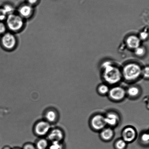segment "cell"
<instances>
[{
    "label": "cell",
    "mask_w": 149,
    "mask_h": 149,
    "mask_svg": "<svg viewBox=\"0 0 149 149\" xmlns=\"http://www.w3.org/2000/svg\"><path fill=\"white\" fill-rule=\"evenodd\" d=\"M3 9L5 11L7 15L8 14L9 15L12 14L13 11H14V8L12 6L9 5H6L4 6Z\"/></svg>",
    "instance_id": "cell-22"
},
{
    "label": "cell",
    "mask_w": 149,
    "mask_h": 149,
    "mask_svg": "<svg viewBox=\"0 0 149 149\" xmlns=\"http://www.w3.org/2000/svg\"><path fill=\"white\" fill-rule=\"evenodd\" d=\"M3 46L6 49H11L15 46L16 39L14 35L8 33L4 35L1 39Z\"/></svg>",
    "instance_id": "cell-10"
},
{
    "label": "cell",
    "mask_w": 149,
    "mask_h": 149,
    "mask_svg": "<svg viewBox=\"0 0 149 149\" xmlns=\"http://www.w3.org/2000/svg\"><path fill=\"white\" fill-rule=\"evenodd\" d=\"M108 95L109 98L113 101H120L126 97V90L120 86H115L109 89Z\"/></svg>",
    "instance_id": "cell-5"
},
{
    "label": "cell",
    "mask_w": 149,
    "mask_h": 149,
    "mask_svg": "<svg viewBox=\"0 0 149 149\" xmlns=\"http://www.w3.org/2000/svg\"><path fill=\"white\" fill-rule=\"evenodd\" d=\"M19 13L22 17H29L33 13V8L30 5H24L20 7Z\"/></svg>",
    "instance_id": "cell-15"
},
{
    "label": "cell",
    "mask_w": 149,
    "mask_h": 149,
    "mask_svg": "<svg viewBox=\"0 0 149 149\" xmlns=\"http://www.w3.org/2000/svg\"><path fill=\"white\" fill-rule=\"evenodd\" d=\"M45 120L51 124L56 123L59 119V114L56 110L53 109H48L45 112Z\"/></svg>",
    "instance_id": "cell-11"
},
{
    "label": "cell",
    "mask_w": 149,
    "mask_h": 149,
    "mask_svg": "<svg viewBox=\"0 0 149 149\" xmlns=\"http://www.w3.org/2000/svg\"><path fill=\"white\" fill-rule=\"evenodd\" d=\"M47 136L48 141L51 142L53 141L62 142L65 137L64 131L59 128L51 129Z\"/></svg>",
    "instance_id": "cell-8"
},
{
    "label": "cell",
    "mask_w": 149,
    "mask_h": 149,
    "mask_svg": "<svg viewBox=\"0 0 149 149\" xmlns=\"http://www.w3.org/2000/svg\"><path fill=\"white\" fill-rule=\"evenodd\" d=\"M146 50L145 48L139 47L138 48L135 49V54L136 55L139 57L143 56L146 53Z\"/></svg>",
    "instance_id": "cell-21"
},
{
    "label": "cell",
    "mask_w": 149,
    "mask_h": 149,
    "mask_svg": "<svg viewBox=\"0 0 149 149\" xmlns=\"http://www.w3.org/2000/svg\"><path fill=\"white\" fill-rule=\"evenodd\" d=\"M149 67L147 66L142 70L141 75L143 76L144 78L146 79H148L149 77Z\"/></svg>",
    "instance_id": "cell-23"
},
{
    "label": "cell",
    "mask_w": 149,
    "mask_h": 149,
    "mask_svg": "<svg viewBox=\"0 0 149 149\" xmlns=\"http://www.w3.org/2000/svg\"><path fill=\"white\" fill-rule=\"evenodd\" d=\"M140 141L141 144L144 146H148L149 143V134L148 132H144L141 134L140 137Z\"/></svg>",
    "instance_id": "cell-17"
},
{
    "label": "cell",
    "mask_w": 149,
    "mask_h": 149,
    "mask_svg": "<svg viewBox=\"0 0 149 149\" xmlns=\"http://www.w3.org/2000/svg\"><path fill=\"white\" fill-rule=\"evenodd\" d=\"M7 15L4 11L3 8H0V20H5L6 17Z\"/></svg>",
    "instance_id": "cell-24"
},
{
    "label": "cell",
    "mask_w": 149,
    "mask_h": 149,
    "mask_svg": "<svg viewBox=\"0 0 149 149\" xmlns=\"http://www.w3.org/2000/svg\"><path fill=\"white\" fill-rule=\"evenodd\" d=\"M6 30V27L5 25L3 23L0 22V34L4 33Z\"/></svg>",
    "instance_id": "cell-27"
},
{
    "label": "cell",
    "mask_w": 149,
    "mask_h": 149,
    "mask_svg": "<svg viewBox=\"0 0 149 149\" xmlns=\"http://www.w3.org/2000/svg\"><path fill=\"white\" fill-rule=\"evenodd\" d=\"M148 36V33L146 30H144V31L141 32L140 34V39H142V40H145L147 38Z\"/></svg>",
    "instance_id": "cell-26"
},
{
    "label": "cell",
    "mask_w": 149,
    "mask_h": 149,
    "mask_svg": "<svg viewBox=\"0 0 149 149\" xmlns=\"http://www.w3.org/2000/svg\"><path fill=\"white\" fill-rule=\"evenodd\" d=\"M7 24L10 30L17 31L22 28L24 23L22 18L20 16L11 14L7 17Z\"/></svg>",
    "instance_id": "cell-4"
},
{
    "label": "cell",
    "mask_w": 149,
    "mask_h": 149,
    "mask_svg": "<svg viewBox=\"0 0 149 149\" xmlns=\"http://www.w3.org/2000/svg\"><path fill=\"white\" fill-rule=\"evenodd\" d=\"M102 67L103 69L102 76L107 84L115 85L122 80V71L117 67L115 66L111 61L104 62Z\"/></svg>",
    "instance_id": "cell-1"
},
{
    "label": "cell",
    "mask_w": 149,
    "mask_h": 149,
    "mask_svg": "<svg viewBox=\"0 0 149 149\" xmlns=\"http://www.w3.org/2000/svg\"><path fill=\"white\" fill-rule=\"evenodd\" d=\"M126 44L127 46L130 49L135 50L140 46L141 40L138 36L132 35L127 38Z\"/></svg>",
    "instance_id": "cell-12"
},
{
    "label": "cell",
    "mask_w": 149,
    "mask_h": 149,
    "mask_svg": "<svg viewBox=\"0 0 149 149\" xmlns=\"http://www.w3.org/2000/svg\"><path fill=\"white\" fill-rule=\"evenodd\" d=\"M114 136V132L112 128H104L100 131V137L103 141H111Z\"/></svg>",
    "instance_id": "cell-13"
},
{
    "label": "cell",
    "mask_w": 149,
    "mask_h": 149,
    "mask_svg": "<svg viewBox=\"0 0 149 149\" xmlns=\"http://www.w3.org/2000/svg\"><path fill=\"white\" fill-rule=\"evenodd\" d=\"M104 116L107 125H109L110 127L117 126L120 122V116L116 112H108Z\"/></svg>",
    "instance_id": "cell-9"
},
{
    "label": "cell",
    "mask_w": 149,
    "mask_h": 149,
    "mask_svg": "<svg viewBox=\"0 0 149 149\" xmlns=\"http://www.w3.org/2000/svg\"><path fill=\"white\" fill-rule=\"evenodd\" d=\"M127 143L122 139L117 140L114 144L115 149H126Z\"/></svg>",
    "instance_id": "cell-18"
},
{
    "label": "cell",
    "mask_w": 149,
    "mask_h": 149,
    "mask_svg": "<svg viewBox=\"0 0 149 149\" xmlns=\"http://www.w3.org/2000/svg\"><path fill=\"white\" fill-rule=\"evenodd\" d=\"M38 0H28L29 3L31 4H34L37 2Z\"/></svg>",
    "instance_id": "cell-28"
},
{
    "label": "cell",
    "mask_w": 149,
    "mask_h": 149,
    "mask_svg": "<svg viewBox=\"0 0 149 149\" xmlns=\"http://www.w3.org/2000/svg\"><path fill=\"white\" fill-rule=\"evenodd\" d=\"M22 149H36L35 145L30 143H27L25 144L23 146Z\"/></svg>",
    "instance_id": "cell-25"
},
{
    "label": "cell",
    "mask_w": 149,
    "mask_h": 149,
    "mask_svg": "<svg viewBox=\"0 0 149 149\" xmlns=\"http://www.w3.org/2000/svg\"><path fill=\"white\" fill-rule=\"evenodd\" d=\"M91 128L95 131H100L107 125L104 115L97 114L92 117L90 120Z\"/></svg>",
    "instance_id": "cell-6"
},
{
    "label": "cell",
    "mask_w": 149,
    "mask_h": 149,
    "mask_svg": "<svg viewBox=\"0 0 149 149\" xmlns=\"http://www.w3.org/2000/svg\"><path fill=\"white\" fill-rule=\"evenodd\" d=\"M13 149H21V148H13Z\"/></svg>",
    "instance_id": "cell-29"
},
{
    "label": "cell",
    "mask_w": 149,
    "mask_h": 149,
    "mask_svg": "<svg viewBox=\"0 0 149 149\" xmlns=\"http://www.w3.org/2000/svg\"><path fill=\"white\" fill-rule=\"evenodd\" d=\"M49 149H63V146L62 142L53 141V142H52L50 144H49Z\"/></svg>",
    "instance_id": "cell-20"
},
{
    "label": "cell",
    "mask_w": 149,
    "mask_h": 149,
    "mask_svg": "<svg viewBox=\"0 0 149 149\" xmlns=\"http://www.w3.org/2000/svg\"><path fill=\"white\" fill-rule=\"evenodd\" d=\"M49 144L47 139L42 138L36 141L35 146L36 149H47L49 148Z\"/></svg>",
    "instance_id": "cell-16"
},
{
    "label": "cell",
    "mask_w": 149,
    "mask_h": 149,
    "mask_svg": "<svg viewBox=\"0 0 149 149\" xmlns=\"http://www.w3.org/2000/svg\"><path fill=\"white\" fill-rule=\"evenodd\" d=\"M126 92L127 95L132 99L137 98L141 93V88L136 85L130 86L126 90Z\"/></svg>",
    "instance_id": "cell-14"
},
{
    "label": "cell",
    "mask_w": 149,
    "mask_h": 149,
    "mask_svg": "<svg viewBox=\"0 0 149 149\" xmlns=\"http://www.w3.org/2000/svg\"><path fill=\"white\" fill-rule=\"evenodd\" d=\"M109 89L107 84H103L100 85L98 87L97 91L99 94L104 95L109 93Z\"/></svg>",
    "instance_id": "cell-19"
},
{
    "label": "cell",
    "mask_w": 149,
    "mask_h": 149,
    "mask_svg": "<svg viewBox=\"0 0 149 149\" xmlns=\"http://www.w3.org/2000/svg\"><path fill=\"white\" fill-rule=\"evenodd\" d=\"M137 135V131L135 128L133 127L127 126L123 129L122 139L127 143H129L135 141Z\"/></svg>",
    "instance_id": "cell-7"
},
{
    "label": "cell",
    "mask_w": 149,
    "mask_h": 149,
    "mask_svg": "<svg viewBox=\"0 0 149 149\" xmlns=\"http://www.w3.org/2000/svg\"><path fill=\"white\" fill-rule=\"evenodd\" d=\"M142 70L139 65L135 63L127 64L123 69L122 78L128 82L136 81L141 75Z\"/></svg>",
    "instance_id": "cell-2"
},
{
    "label": "cell",
    "mask_w": 149,
    "mask_h": 149,
    "mask_svg": "<svg viewBox=\"0 0 149 149\" xmlns=\"http://www.w3.org/2000/svg\"><path fill=\"white\" fill-rule=\"evenodd\" d=\"M51 129V124L44 120L36 122L34 125L33 131L35 135L43 138L47 135Z\"/></svg>",
    "instance_id": "cell-3"
}]
</instances>
